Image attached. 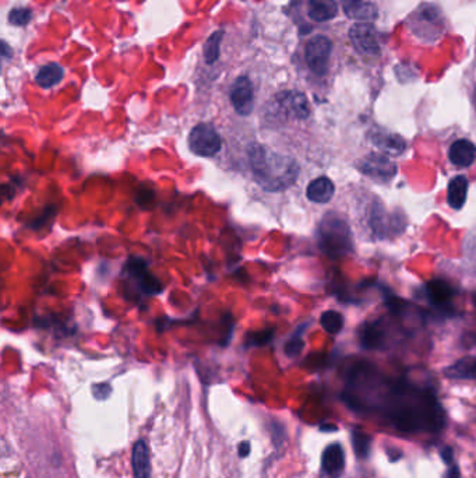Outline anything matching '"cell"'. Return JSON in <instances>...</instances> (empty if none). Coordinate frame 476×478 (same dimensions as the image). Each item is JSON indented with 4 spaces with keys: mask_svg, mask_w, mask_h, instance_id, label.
Segmentation results:
<instances>
[{
    "mask_svg": "<svg viewBox=\"0 0 476 478\" xmlns=\"http://www.w3.org/2000/svg\"><path fill=\"white\" fill-rule=\"evenodd\" d=\"M388 390L390 398L379 407L395 428L403 432H436L444 426L443 409L431 391L405 383H392Z\"/></svg>",
    "mask_w": 476,
    "mask_h": 478,
    "instance_id": "cell-1",
    "label": "cell"
},
{
    "mask_svg": "<svg viewBox=\"0 0 476 478\" xmlns=\"http://www.w3.org/2000/svg\"><path fill=\"white\" fill-rule=\"evenodd\" d=\"M249 161L257 183L268 192L288 189L299 175V166L295 159L267 150L260 144L249 147Z\"/></svg>",
    "mask_w": 476,
    "mask_h": 478,
    "instance_id": "cell-2",
    "label": "cell"
},
{
    "mask_svg": "<svg viewBox=\"0 0 476 478\" xmlns=\"http://www.w3.org/2000/svg\"><path fill=\"white\" fill-rule=\"evenodd\" d=\"M319 247L333 259L348 255L353 249L349 225L338 214L329 213L319 225Z\"/></svg>",
    "mask_w": 476,
    "mask_h": 478,
    "instance_id": "cell-3",
    "label": "cell"
},
{
    "mask_svg": "<svg viewBox=\"0 0 476 478\" xmlns=\"http://www.w3.org/2000/svg\"><path fill=\"white\" fill-rule=\"evenodd\" d=\"M189 147L191 152L198 157H213L219 152L222 141L214 126L198 124L189 135Z\"/></svg>",
    "mask_w": 476,
    "mask_h": 478,
    "instance_id": "cell-4",
    "label": "cell"
},
{
    "mask_svg": "<svg viewBox=\"0 0 476 478\" xmlns=\"http://www.w3.org/2000/svg\"><path fill=\"white\" fill-rule=\"evenodd\" d=\"M306 62L310 70L316 74L323 76L329 69V59L331 54V41L327 36H313L306 45Z\"/></svg>",
    "mask_w": 476,
    "mask_h": 478,
    "instance_id": "cell-5",
    "label": "cell"
},
{
    "mask_svg": "<svg viewBox=\"0 0 476 478\" xmlns=\"http://www.w3.org/2000/svg\"><path fill=\"white\" fill-rule=\"evenodd\" d=\"M125 273H128L133 280H136L137 287L147 295H155L163 291L160 280L150 273L148 266L143 259L132 258L126 264Z\"/></svg>",
    "mask_w": 476,
    "mask_h": 478,
    "instance_id": "cell-6",
    "label": "cell"
},
{
    "mask_svg": "<svg viewBox=\"0 0 476 478\" xmlns=\"http://www.w3.org/2000/svg\"><path fill=\"white\" fill-rule=\"evenodd\" d=\"M349 38L353 47L361 54L379 55L380 47L377 32L370 23H355L349 30Z\"/></svg>",
    "mask_w": 476,
    "mask_h": 478,
    "instance_id": "cell-7",
    "label": "cell"
},
{
    "mask_svg": "<svg viewBox=\"0 0 476 478\" xmlns=\"http://www.w3.org/2000/svg\"><path fill=\"white\" fill-rule=\"evenodd\" d=\"M359 170L362 174L380 182H387L392 179L396 174V166L392 161H390L385 155L376 152H372L362 159L359 164Z\"/></svg>",
    "mask_w": 476,
    "mask_h": 478,
    "instance_id": "cell-8",
    "label": "cell"
},
{
    "mask_svg": "<svg viewBox=\"0 0 476 478\" xmlns=\"http://www.w3.org/2000/svg\"><path fill=\"white\" fill-rule=\"evenodd\" d=\"M230 102L235 111L242 116H248L253 111L254 91L249 77L241 76L239 78H236L230 89Z\"/></svg>",
    "mask_w": 476,
    "mask_h": 478,
    "instance_id": "cell-9",
    "label": "cell"
},
{
    "mask_svg": "<svg viewBox=\"0 0 476 478\" xmlns=\"http://www.w3.org/2000/svg\"><path fill=\"white\" fill-rule=\"evenodd\" d=\"M370 228L379 238L387 236L388 234H396V229L404 228V221L394 214H388L381 203L373 205L370 213Z\"/></svg>",
    "mask_w": 476,
    "mask_h": 478,
    "instance_id": "cell-10",
    "label": "cell"
},
{
    "mask_svg": "<svg viewBox=\"0 0 476 478\" xmlns=\"http://www.w3.org/2000/svg\"><path fill=\"white\" fill-rule=\"evenodd\" d=\"M276 105H278V109H281L285 116L294 119H306L310 113L306 97L302 93L296 91L281 93L276 97Z\"/></svg>",
    "mask_w": 476,
    "mask_h": 478,
    "instance_id": "cell-11",
    "label": "cell"
},
{
    "mask_svg": "<svg viewBox=\"0 0 476 478\" xmlns=\"http://www.w3.org/2000/svg\"><path fill=\"white\" fill-rule=\"evenodd\" d=\"M345 455L338 444L326 448L322 459V478H338L344 470Z\"/></svg>",
    "mask_w": 476,
    "mask_h": 478,
    "instance_id": "cell-12",
    "label": "cell"
},
{
    "mask_svg": "<svg viewBox=\"0 0 476 478\" xmlns=\"http://www.w3.org/2000/svg\"><path fill=\"white\" fill-rule=\"evenodd\" d=\"M344 13L359 23H368L377 19V8L365 0H341Z\"/></svg>",
    "mask_w": 476,
    "mask_h": 478,
    "instance_id": "cell-13",
    "label": "cell"
},
{
    "mask_svg": "<svg viewBox=\"0 0 476 478\" xmlns=\"http://www.w3.org/2000/svg\"><path fill=\"white\" fill-rule=\"evenodd\" d=\"M426 295L431 306L447 308L454 297V288L444 280H431L426 286Z\"/></svg>",
    "mask_w": 476,
    "mask_h": 478,
    "instance_id": "cell-14",
    "label": "cell"
},
{
    "mask_svg": "<svg viewBox=\"0 0 476 478\" xmlns=\"http://www.w3.org/2000/svg\"><path fill=\"white\" fill-rule=\"evenodd\" d=\"M449 158L454 166L460 168L469 167L476 159V146L466 139H460L451 144Z\"/></svg>",
    "mask_w": 476,
    "mask_h": 478,
    "instance_id": "cell-15",
    "label": "cell"
},
{
    "mask_svg": "<svg viewBox=\"0 0 476 478\" xmlns=\"http://www.w3.org/2000/svg\"><path fill=\"white\" fill-rule=\"evenodd\" d=\"M335 192V186L331 179L326 177H320L313 179L307 189H306V196L310 202L313 203H329Z\"/></svg>",
    "mask_w": 476,
    "mask_h": 478,
    "instance_id": "cell-16",
    "label": "cell"
},
{
    "mask_svg": "<svg viewBox=\"0 0 476 478\" xmlns=\"http://www.w3.org/2000/svg\"><path fill=\"white\" fill-rule=\"evenodd\" d=\"M370 137H372V143L379 150L390 155H400L407 148L405 140L398 135H392L388 132H373Z\"/></svg>",
    "mask_w": 476,
    "mask_h": 478,
    "instance_id": "cell-17",
    "label": "cell"
},
{
    "mask_svg": "<svg viewBox=\"0 0 476 478\" xmlns=\"http://www.w3.org/2000/svg\"><path fill=\"white\" fill-rule=\"evenodd\" d=\"M381 321L366 325L361 332V344L366 350H381L385 347L387 330Z\"/></svg>",
    "mask_w": 476,
    "mask_h": 478,
    "instance_id": "cell-18",
    "label": "cell"
},
{
    "mask_svg": "<svg viewBox=\"0 0 476 478\" xmlns=\"http://www.w3.org/2000/svg\"><path fill=\"white\" fill-rule=\"evenodd\" d=\"M444 375L450 379H464V380H473L476 379V356L468 355L461 358L453 365L447 367L444 369Z\"/></svg>",
    "mask_w": 476,
    "mask_h": 478,
    "instance_id": "cell-19",
    "label": "cell"
},
{
    "mask_svg": "<svg viewBox=\"0 0 476 478\" xmlns=\"http://www.w3.org/2000/svg\"><path fill=\"white\" fill-rule=\"evenodd\" d=\"M133 474L136 478H150L151 474V460L150 451L144 441H137L133 448Z\"/></svg>",
    "mask_w": 476,
    "mask_h": 478,
    "instance_id": "cell-20",
    "label": "cell"
},
{
    "mask_svg": "<svg viewBox=\"0 0 476 478\" xmlns=\"http://www.w3.org/2000/svg\"><path fill=\"white\" fill-rule=\"evenodd\" d=\"M338 14L335 0H309V17L313 21H330Z\"/></svg>",
    "mask_w": 476,
    "mask_h": 478,
    "instance_id": "cell-21",
    "label": "cell"
},
{
    "mask_svg": "<svg viewBox=\"0 0 476 478\" xmlns=\"http://www.w3.org/2000/svg\"><path fill=\"white\" fill-rule=\"evenodd\" d=\"M468 179L464 175H458L451 179L447 190V203L454 210L464 207L468 196Z\"/></svg>",
    "mask_w": 476,
    "mask_h": 478,
    "instance_id": "cell-22",
    "label": "cell"
},
{
    "mask_svg": "<svg viewBox=\"0 0 476 478\" xmlns=\"http://www.w3.org/2000/svg\"><path fill=\"white\" fill-rule=\"evenodd\" d=\"M63 76H64L63 67L56 65V63H51V65L41 67V70L38 71V74L35 77V82L38 86H41L43 89H51L60 82Z\"/></svg>",
    "mask_w": 476,
    "mask_h": 478,
    "instance_id": "cell-23",
    "label": "cell"
},
{
    "mask_svg": "<svg viewBox=\"0 0 476 478\" xmlns=\"http://www.w3.org/2000/svg\"><path fill=\"white\" fill-rule=\"evenodd\" d=\"M350 441H352L353 451H355L356 456H358L359 459L368 457L369 451H370V444H372V437L368 433H365L359 429H353Z\"/></svg>",
    "mask_w": 476,
    "mask_h": 478,
    "instance_id": "cell-24",
    "label": "cell"
},
{
    "mask_svg": "<svg viewBox=\"0 0 476 478\" xmlns=\"http://www.w3.org/2000/svg\"><path fill=\"white\" fill-rule=\"evenodd\" d=\"M320 323L327 333L337 334L344 328V316L335 310H327L322 315Z\"/></svg>",
    "mask_w": 476,
    "mask_h": 478,
    "instance_id": "cell-25",
    "label": "cell"
},
{
    "mask_svg": "<svg viewBox=\"0 0 476 478\" xmlns=\"http://www.w3.org/2000/svg\"><path fill=\"white\" fill-rule=\"evenodd\" d=\"M224 36L222 31H217L213 34L204 45V59L207 63H214L218 56H219V47H221V39Z\"/></svg>",
    "mask_w": 476,
    "mask_h": 478,
    "instance_id": "cell-26",
    "label": "cell"
},
{
    "mask_svg": "<svg viewBox=\"0 0 476 478\" xmlns=\"http://www.w3.org/2000/svg\"><path fill=\"white\" fill-rule=\"evenodd\" d=\"M31 19V12L28 9H14L12 10L10 16H9V20L12 24L14 25H23V24H27Z\"/></svg>",
    "mask_w": 476,
    "mask_h": 478,
    "instance_id": "cell-27",
    "label": "cell"
},
{
    "mask_svg": "<svg viewBox=\"0 0 476 478\" xmlns=\"http://www.w3.org/2000/svg\"><path fill=\"white\" fill-rule=\"evenodd\" d=\"M303 345H305V344H303V341H302L300 337H294V339H291V340L287 343V345H285V352H287L288 356H295V355H298V354L302 351Z\"/></svg>",
    "mask_w": 476,
    "mask_h": 478,
    "instance_id": "cell-28",
    "label": "cell"
},
{
    "mask_svg": "<svg viewBox=\"0 0 476 478\" xmlns=\"http://www.w3.org/2000/svg\"><path fill=\"white\" fill-rule=\"evenodd\" d=\"M250 453V444L249 442H242L239 446V456L246 457Z\"/></svg>",
    "mask_w": 476,
    "mask_h": 478,
    "instance_id": "cell-29",
    "label": "cell"
},
{
    "mask_svg": "<svg viewBox=\"0 0 476 478\" xmlns=\"http://www.w3.org/2000/svg\"><path fill=\"white\" fill-rule=\"evenodd\" d=\"M442 457H443V460H444L447 464H450L451 460H453V451H451L450 448H446V449L442 452Z\"/></svg>",
    "mask_w": 476,
    "mask_h": 478,
    "instance_id": "cell-30",
    "label": "cell"
},
{
    "mask_svg": "<svg viewBox=\"0 0 476 478\" xmlns=\"http://www.w3.org/2000/svg\"><path fill=\"white\" fill-rule=\"evenodd\" d=\"M449 478H460V471L457 467H453L450 470V474H449Z\"/></svg>",
    "mask_w": 476,
    "mask_h": 478,
    "instance_id": "cell-31",
    "label": "cell"
},
{
    "mask_svg": "<svg viewBox=\"0 0 476 478\" xmlns=\"http://www.w3.org/2000/svg\"><path fill=\"white\" fill-rule=\"evenodd\" d=\"M322 431H337V426H333V425H327V426H322Z\"/></svg>",
    "mask_w": 476,
    "mask_h": 478,
    "instance_id": "cell-32",
    "label": "cell"
}]
</instances>
